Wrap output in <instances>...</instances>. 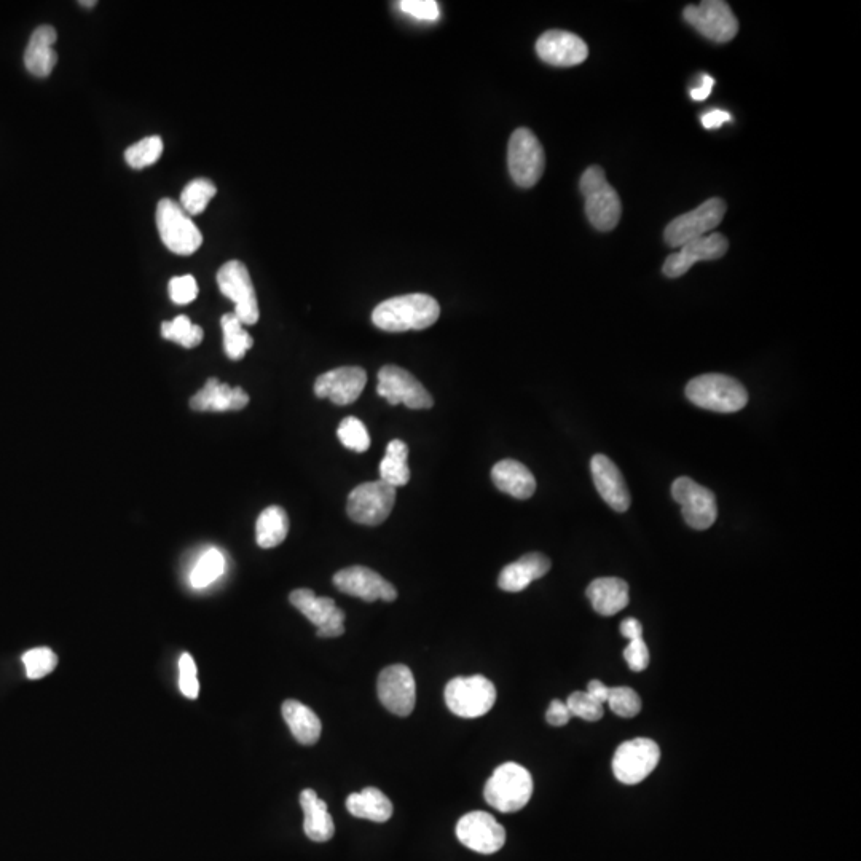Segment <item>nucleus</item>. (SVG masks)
Returning a JSON list of instances; mask_svg holds the SVG:
<instances>
[{"mask_svg":"<svg viewBox=\"0 0 861 861\" xmlns=\"http://www.w3.org/2000/svg\"><path fill=\"white\" fill-rule=\"evenodd\" d=\"M441 307L434 297L407 294L385 300L372 313V323L386 332L423 331L437 323Z\"/></svg>","mask_w":861,"mask_h":861,"instance_id":"f257e3e1","label":"nucleus"},{"mask_svg":"<svg viewBox=\"0 0 861 861\" xmlns=\"http://www.w3.org/2000/svg\"><path fill=\"white\" fill-rule=\"evenodd\" d=\"M579 187L590 224L600 232L616 229L621 221L622 205L618 192L606 181L605 171L600 166H590L582 174Z\"/></svg>","mask_w":861,"mask_h":861,"instance_id":"f03ea898","label":"nucleus"},{"mask_svg":"<svg viewBox=\"0 0 861 861\" xmlns=\"http://www.w3.org/2000/svg\"><path fill=\"white\" fill-rule=\"evenodd\" d=\"M686 398L700 409L734 413L744 409L748 393L736 378L721 374L700 375L686 386Z\"/></svg>","mask_w":861,"mask_h":861,"instance_id":"7ed1b4c3","label":"nucleus"},{"mask_svg":"<svg viewBox=\"0 0 861 861\" xmlns=\"http://www.w3.org/2000/svg\"><path fill=\"white\" fill-rule=\"evenodd\" d=\"M533 795V777L517 763H504L496 767L485 785V801L503 814L519 812L530 803Z\"/></svg>","mask_w":861,"mask_h":861,"instance_id":"20e7f679","label":"nucleus"},{"mask_svg":"<svg viewBox=\"0 0 861 861\" xmlns=\"http://www.w3.org/2000/svg\"><path fill=\"white\" fill-rule=\"evenodd\" d=\"M157 227L166 248L179 256H190L203 244L200 229L182 206L171 198H163L158 203Z\"/></svg>","mask_w":861,"mask_h":861,"instance_id":"39448f33","label":"nucleus"},{"mask_svg":"<svg viewBox=\"0 0 861 861\" xmlns=\"http://www.w3.org/2000/svg\"><path fill=\"white\" fill-rule=\"evenodd\" d=\"M495 702V685L482 675L453 678L445 688V704L453 715L461 718L487 715Z\"/></svg>","mask_w":861,"mask_h":861,"instance_id":"423d86ee","label":"nucleus"},{"mask_svg":"<svg viewBox=\"0 0 861 861\" xmlns=\"http://www.w3.org/2000/svg\"><path fill=\"white\" fill-rule=\"evenodd\" d=\"M509 173L519 187L530 189L538 184L546 168V155L536 134L528 128L512 133L508 147Z\"/></svg>","mask_w":861,"mask_h":861,"instance_id":"0eeeda50","label":"nucleus"},{"mask_svg":"<svg viewBox=\"0 0 861 861\" xmlns=\"http://www.w3.org/2000/svg\"><path fill=\"white\" fill-rule=\"evenodd\" d=\"M396 488L383 480L358 485L348 496L346 512L353 522L377 527L393 512Z\"/></svg>","mask_w":861,"mask_h":861,"instance_id":"6e6552de","label":"nucleus"},{"mask_svg":"<svg viewBox=\"0 0 861 861\" xmlns=\"http://www.w3.org/2000/svg\"><path fill=\"white\" fill-rule=\"evenodd\" d=\"M217 284L222 294L235 303V315L241 323L252 326L259 321L260 311L256 289L248 268L240 260H230L217 272Z\"/></svg>","mask_w":861,"mask_h":861,"instance_id":"1a4fd4ad","label":"nucleus"},{"mask_svg":"<svg viewBox=\"0 0 861 861\" xmlns=\"http://www.w3.org/2000/svg\"><path fill=\"white\" fill-rule=\"evenodd\" d=\"M661 748L651 739L638 737L619 745L614 753L613 772L624 785H638L656 769Z\"/></svg>","mask_w":861,"mask_h":861,"instance_id":"9d476101","label":"nucleus"},{"mask_svg":"<svg viewBox=\"0 0 861 861\" xmlns=\"http://www.w3.org/2000/svg\"><path fill=\"white\" fill-rule=\"evenodd\" d=\"M726 209L728 206L721 198H710L694 211L673 219L665 229V241L672 248L680 249L689 241L705 236V233L712 232L721 224Z\"/></svg>","mask_w":861,"mask_h":861,"instance_id":"9b49d317","label":"nucleus"},{"mask_svg":"<svg viewBox=\"0 0 861 861\" xmlns=\"http://www.w3.org/2000/svg\"><path fill=\"white\" fill-rule=\"evenodd\" d=\"M683 16L686 23L716 44L731 42L739 32V21L723 0H704L699 5H689Z\"/></svg>","mask_w":861,"mask_h":861,"instance_id":"f8f14e48","label":"nucleus"},{"mask_svg":"<svg viewBox=\"0 0 861 861\" xmlns=\"http://www.w3.org/2000/svg\"><path fill=\"white\" fill-rule=\"evenodd\" d=\"M378 396L388 404H404L413 410L431 409L434 399L410 372L398 366H385L378 372Z\"/></svg>","mask_w":861,"mask_h":861,"instance_id":"ddd939ff","label":"nucleus"},{"mask_svg":"<svg viewBox=\"0 0 861 861\" xmlns=\"http://www.w3.org/2000/svg\"><path fill=\"white\" fill-rule=\"evenodd\" d=\"M673 500L681 506V514L694 530H707L715 523L718 511L716 500L708 488L689 477H680L672 485Z\"/></svg>","mask_w":861,"mask_h":861,"instance_id":"4468645a","label":"nucleus"},{"mask_svg":"<svg viewBox=\"0 0 861 861\" xmlns=\"http://www.w3.org/2000/svg\"><path fill=\"white\" fill-rule=\"evenodd\" d=\"M377 694L388 712L409 716L417 702V686L412 670L402 664L386 667L378 675Z\"/></svg>","mask_w":861,"mask_h":861,"instance_id":"2eb2a0df","label":"nucleus"},{"mask_svg":"<svg viewBox=\"0 0 861 861\" xmlns=\"http://www.w3.org/2000/svg\"><path fill=\"white\" fill-rule=\"evenodd\" d=\"M289 602L318 629V637L337 638L345 633V613L329 597H316L310 589H297Z\"/></svg>","mask_w":861,"mask_h":861,"instance_id":"dca6fc26","label":"nucleus"},{"mask_svg":"<svg viewBox=\"0 0 861 861\" xmlns=\"http://www.w3.org/2000/svg\"><path fill=\"white\" fill-rule=\"evenodd\" d=\"M457 836L461 844L477 854L492 855L503 849L506 831L487 812H471L461 817L457 825Z\"/></svg>","mask_w":861,"mask_h":861,"instance_id":"f3484780","label":"nucleus"},{"mask_svg":"<svg viewBox=\"0 0 861 861\" xmlns=\"http://www.w3.org/2000/svg\"><path fill=\"white\" fill-rule=\"evenodd\" d=\"M334 584L343 594L358 597L364 602H394L398 590L377 571L366 567H350L335 573Z\"/></svg>","mask_w":861,"mask_h":861,"instance_id":"a211bd4d","label":"nucleus"},{"mask_svg":"<svg viewBox=\"0 0 861 861\" xmlns=\"http://www.w3.org/2000/svg\"><path fill=\"white\" fill-rule=\"evenodd\" d=\"M367 374L362 367H339L319 375L315 382V394L319 399H329L337 405L353 404L366 388Z\"/></svg>","mask_w":861,"mask_h":861,"instance_id":"6ab92c4d","label":"nucleus"},{"mask_svg":"<svg viewBox=\"0 0 861 861\" xmlns=\"http://www.w3.org/2000/svg\"><path fill=\"white\" fill-rule=\"evenodd\" d=\"M728 248V238L721 233L700 236L697 240L689 241L685 246H681L680 251L670 254L665 260L662 270H664V275L669 276V278H680L700 260L721 259L728 252Z\"/></svg>","mask_w":861,"mask_h":861,"instance_id":"aec40b11","label":"nucleus"},{"mask_svg":"<svg viewBox=\"0 0 861 861\" xmlns=\"http://www.w3.org/2000/svg\"><path fill=\"white\" fill-rule=\"evenodd\" d=\"M536 53L544 63L555 67H573L584 63L589 47L581 37L568 31H547L536 42Z\"/></svg>","mask_w":861,"mask_h":861,"instance_id":"412c9836","label":"nucleus"},{"mask_svg":"<svg viewBox=\"0 0 861 861\" xmlns=\"http://www.w3.org/2000/svg\"><path fill=\"white\" fill-rule=\"evenodd\" d=\"M590 471L605 503L614 511L626 512L630 506V493L618 466L610 458L598 453L590 461Z\"/></svg>","mask_w":861,"mask_h":861,"instance_id":"4be33fe9","label":"nucleus"},{"mask_svg":"<svg viewBox=\"0 0 861 861\" xmlns=\"http://www.w3.org/2000/svg\"><path fill=\"white\" fill-rule=\"evenodd\" d=\"M249 404V396L243 388L221 383L217 378H209L206 385L190 399V407L197 412H227L241 410Z\"/></svg>","mask_w":861,"mask_h":861,"instance_id":"5701e85b","label":"nucleus"},{"mask_svg":"<svg viewBox=\"0 0 861 861\" xmlns=\"http://www.w3.org/2000/svg\"><path fill=\"white\" fill-rule=\"evenodd\" d=\"M549 570H551V560L547 559L546 555L531 552L503 568L498 578V586L504 592L516 594L527 589L531 582L546 576Z\"/></svg>","mask_w":861,"mask_h":861,"instance_id":"b1692460","label":"nucleus"},{"mask_svg":"<svg viewBox=\"0 0 861 861\" xmlns=\"http://www.w3.org/2000/svg\"><path fill=\"white\" fill-rule=\"evenodd\" d=\"M58 34L52 26H40L32 32L28 48L24 52V66L32 75L44 79L52 74L58 63V55L53 50Z\"/></svg>","mask_w":861,"mask_h":861,"instance_id":"393cba45","label":"nucleus"},{"mask_svg":"<svg viewBox=\"0 0 861 861\" xmlns=\"http://www.w3.org/2000/svg\"><path fill=\"white\" fill-rule=\"evenodd\" d=\"M493 484L506 495L517 500H528L536 492V479L525 464L516 460H503L492 469Z\"/></svg>","mask_w":861,"mask_h":861,"instance_id":"a878e982","label":"nucleus"},{"mask_svg":"<svg viewBox=\"0 0 861 861\" xmlns=\"http://www.w3.org/2000/svg\"><path fill=\"white\" fill-rule=\"evenodd\" d=\"M587 598L602 616H614L629 605V586L619 578H598L587 587Z\"/></svg>","mask_w":861,"mask_h":861,"instance_id":"bb28decb","label":"nucleus"},{"mask_svg":"<svg viewBox=\"0 0 861 861\" xmlns=\"http://www.w3.org/2000/svg\"><path fill=\"white\" fill-rule=\"evenodd\" d=\"M300 806H302L305 822L303 830L311 841L327 842L334 838L335 826L326 803L319 799L316 791L303 790L300 795Z\"/></svg>","mask_w":861,"mask_h":861,"instance_id":"cd10ccee","label":"nucleus"},{"mask_svg":"<svg viewBox=\"0 0 861 861\" xmlns=\"http://www.w3.org/2000/svg\"><path fill=\"white\" fill-rule=\"evenodd\" d=\"M284 721L291 729L292 736L302 745H315L321 737V721L310 707L299 700H286L281 708Z\"/></svg>","mask_w":861,"mask_h":861,"instance_id":"c85d7f7f","label":"nucleus"},{"mask_svg":"<svg viewBox=\"0 0 861 861\" xmlns=\"http://www.w3.org/2000/svg\"><path fill=\"white\" fill-rule=\"evenodd\" d=\"M346 809L353 817L385 823L393 817V803L377 788H364L346 799Z\"/></svg>","mask_w":861,"mask_h":861,"instance_id":"c756f323","label":"nucleus"},{"mask_svg":"<svg viewBox=\"0 0 861 861\" xmlns=\"http://www.w3.org/2000/svg\"><path fill=\"white\" fill-rule=\"evenodd\" d=\"M409 447L405 442L394 439L386 447L385 458L380 463V480L394 488L404 487L409 484L410 468Z\"/></svg>","mask_w":861,"mask_h":861,"instance_id":"7c9ffc66","label":"nucleus"},{"mask_svg":"<svg viewBox=\"0 0 861 861\" xmlns=\"http://www.w3.org/2000/svg\"><path fill=\"white\" fill-rule=\"evenodd\" d=\"M289 533V519L280 506H270L260 514L256 523V539L262 549L280 546Z\"/></svg>","mask_w":861,"mask_h":861,"instance_id":"2f4dec72","label":"nucleus"},{"mask_svg":"<svg viewBox=\"0 0 861 861\" xmlns=\"http://www.w3.org/2000/svg\"><path fill=\"white\" fill-rule=\"evenodd\" d=\"M221 324L224 331L225 353L232 361H240L246 351L251 350L254 340L248 332L244 331L243 323L236 318L235 313L222 316Z\"/></svg>","mask_w":861,"mask_h":861,"instance_id":"473e14b6","label":"nucleus"},{"mask_svg":"<svg viewBox=\"0 0 861 861\" xmlns=\"http://www.w3.org/2000/svg\"><path fill=\"white\" fill-rule=\"evenodd\" d=\"M217 189L209 179H195L185 185L181 193V206L189 216H198L205 211L209 201L216 197Z\"/></svg>","mask_w":861,"mask_h":861,"instance_id":"72a5a7b5","label":"nucleus"},{"mask_svg":"<svg viewBox=\"0 0 861 861\" xmlns=\"http://www.w3.org/2000/svg\"><path fill=\"white\" fill-rule=\"evenodd\" d=\"M225 571V557L219 549H209L201 555L190 573V582L195 589H205L221 578Z\"/></svg>","mask_w":861,"mask_h":861,"instance_id":"f704fd0d","label":"nucleus"},{"mask_svg":"<svg viewBox=\"0 0 861 861\" xmlns=\"http://www.w3.org/2000/svg\"><path fill=\"white\" fill-rule=\"evenodd\" d=\"M163 154V141L160 136H149L141 139L125 152V160L133 170H144L147 166L157 163Z\"/></svg>","mask_w":861,"mask_h":861,"instance_id":"c9c22d12","label":"nucleus"},{"mask_svg":"<svg viewBox=\"0 0 861 861\" xmlns=\"http://www.w3.org/2000/svg\"><path fill=\"white\" fill-rule=\"evenodd\" d=\"M162 335L166 340L179 343L184 348H195L203 342V329L197 324H192L187 316H177L171 323L165 321L162 324Z\"/></svg>","mask_w":861,"mask_h":861,"instance_id":"e433bc0d","label":"nucleus"},{"mask_svg":"<svg viewBox=\"0 0 861 861\" xmlns=\"http://www.w3.org/2000/svg\"><path fill=\"white\" fill-rule=\"evenodd\" d=\"M337 436L346 449L356 453H364L369 450L370 436L366 425L359 418L348 417L342 421L337 429Z\"/></svg>","mask_w":861,"mask_h":861,"instance_id":"4c0bfd02","label":"nucleus"},{"mask_svg":"<svg viewBox=\"0 0 861 861\" xmlns=\"http://www.w3.org/2000/svg\"><path fill=\"white\" fill-rule=\"evenodd\" d=\"M23 664L29 680H40L56 669L58 656L50 648L29 649L24 653Z\"/></svg>","mask_w":861,"mask_h":861,"instance_id":"58836bf2","label":"nucleus"},{"mask_svg":"<svg viewBox=\"0 0 861 861\" xmlns=\"http://www.w3.org/2000/svg\"><path fill=\"white\" fill-rule=\"evenodd\" d=\"M611 712L621 716V718H633L641 712V699L637 692L633 691L629 686H618L611 688L608 702Z\"/></svg>","mask_w":861,"mask_h":861,"instance_id":"ea45409f","label":"nucleus"},{"mask_svg":"<svg viewBox=\"0 0 861 861\" xmlns=\"http://www.w3.org/2000/svg\"><path fill=\"white\" fill-rule=\"evenodd\" d=\"M565 704H567L571 716H578L581 720L590 721V723L602 720L603 715H605L603 704L597 702L594 697H590L586 691L573 692Z\"/></svg>","mask_w":861,"mask_h":861,"instance_id":"a19ab883","label":"nucleus"},{"mask_svg":"<svg viewBox=\"0 0 861 861\" xmlns=\"http://www.w3.org/2000/svg\"><path fill=\"white\" fill-rule=\"evenodd\" d=\"M399 8L405 15L426 23H436L441 18V8L436 0H402Z\"/></svg>","mask_w":861,"mask_h":861,"instance_id":"79ce46f5","label":"nucleus"},{"mask_svg":"<svg viewBox=\"0 0 861 861\" xmlns=\"http://www.w3.org/2000/svg\"><path fill=\"white\" fill-rule=\"evenodd\" d=\"M179 688L189 699H197L200 694V683L197 678V665L190 654H182L179 659Z\"/></svg>","mask_w":861,"mask_h":861,"instance_id":"37998d69","label":"nucleus"},{"mask_svg":"<svg viewBox=\"0 0 861 861\" xmlns=\"http://www.w3.org/2000/svg\"><path fill=\"white\" fill-rule=\"evenodd\" d=\"M171 300L177 305H187L197 299L198 284L192 275L176 276L168 286Z\"/></svg>","mask_w":861,"mask_h":861,"instance_id":"c03bdc74","label":"nucleus"},{"mask_svg":"<svg viewBox=\"0 0 861 861\" xmlns=\"http://www.w3.org/2000/svg\"><path fill=\"white\" fill-rule=\"evenodd\" d=\"M624 659L632 672H643L648 669L649 665V649L645 640L629 641V645L624 649Z\"/></svg>","mask_w":861,"mask_h":861,"instance_id":"a18cd8bd","label":"nucleus"},{"mask_svg":"<svg viewBox=\"0 0 861 861\" xmlns=\"http://www.w3.org/2000/svg\"><path fill=\"white\" fill-rule=\"evenodd\" d=\"M546 720L547 723L555 726V728L565 726L571 720V713L568 710L567 704L562 702V700H552L551 707L547 708Z\"/></svg>","mask_w":861,"mask_h":861,"instance_id":"49530a36","label":"nucleus"},{"mask_svg":"<svg viewBox=\"0 0 861 861\" xmlns=\"http://www.w3.org/2000/svg\"><path fill=\"white\" fill-rule=\"evenodd\" d=\"M731 120V114L726 111H721V109H713V111L707 112V114L700 117V122H702V125H704V128H707V130L720 128L723 123L731 122Z\"/></svg>","mask_w":861,"mask_h":861,"instance_id":"de8ad7c7","label":"nucleus"},{"mask_svg":"<svg viewBox=\"0 0 861 861\" xmlns=\"http://www.w3.org/2000/svg\"><path fill=\"white\" fill-rule=\"evenodd\" d=\"M611 688L602 683L600 680H592L589 685H587V694L590 697H594L597 702L600 704H606L608 702V697H610Z\"/></svg>","mask_w":861,"mask_h":861,"instance_id":"09e8293b","label":"nucleus"},{"mask_svg":"<svg viewBox=\"0 0 861 861\" xmlns=\"http://www.w3.org/2000/svg\"><path fill=\"white\" fill-rule=\"evenodd\" d=\"M713 85H715V79L710 77V75L704 74L702 75V80H700V85L697 88H692L691 96L694 101H704L710 96L712 93Z\"/></svg>","mask_w":861,"mask_h":861,"instance_id":"8fccbe9b","label":"nucleus"},{"mask_svg":"<svg viewBox=\"0 0 861 861\" xmlns=\"http://www.w3.org/2000/svg\"><path fill=\"white\" fill-rule=\"evenodd\" d=\"M621 633L622 637L627 638L629 641L640 640V638H643V627H641L637 619L629 618L622 622Z\"/></svg>","mask_w":861,"mask_h":861,"instance_id":"3c124183","label":"nucleus"},{"mask_svg":"<svg viewBox=\"0 0 861 861\" xmlns=\"http://www.w3.org/2000/svg\"><path fill=\"white\" fill-rule=\"evenodd\" d=\"M80 5H85V7L90 8L93 7V5H96V2H80Z\"/></svg>","mask_w":861,"mask_h":861,"instance_id":"603ef678","label":"nucleus"}]
</instances>
